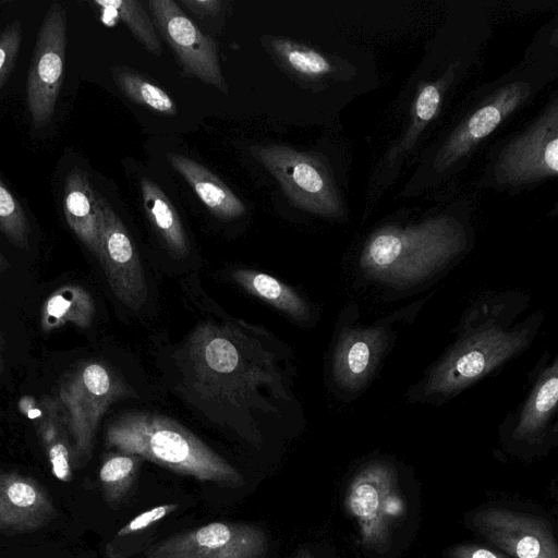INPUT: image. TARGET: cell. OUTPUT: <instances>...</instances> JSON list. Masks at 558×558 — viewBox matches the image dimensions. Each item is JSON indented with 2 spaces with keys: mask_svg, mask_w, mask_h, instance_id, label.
Segmentation results:
<instances>
[{
  "mask_svg": "<svg viewBox=\"0 0 558 558\" xmlns=\"http://www.w3.org/2000/svg\"><path fill=\"white\" fill-rule=\"evenodd\" d=\"M187 392L208 405L268 411L263 390L288 399L275 354L236 326L203 323L180 350Z\"/></svg>",
  "mask_w": 558,
  "mask_h": 558,
  "instance_id": "obj_1",
  "label": "cell"
},
{
  "mask_svg": "<svg viewBox=\"0 0 558 558\" xmlns=\"http://www.w3.org/2000/svg\"><path fill=\"white\" fill-rule=\"evenodd\" d=\"M466 245L464 229L447 215L403 227L385 226L375 230L364 244L360 268L376 283L407 290L440 272Z\"/></svg>",
  "mask_w": 558,
  "mask_h": 558,
  "instance_id": "obj_2",
  "label": "cell"
},
{
  "mask_svg": "<svg viewBox=\"0 0 558 558\" xmlns=\"http://www.w3.org/2000/svg\"><path fill=\"white\" fill-rule=\"evenodd\" d=\"M106 445L140 456L175 473L240 487L243 475L225 458L175 420L147 411H129L106 429Z\"/></svg>",
  "mask_w": 558,
  "mask_h": 558,
  "instance_id": "obj_3",
  "label": "cell"
},
{
  "mask_svg": "<svg viewBox=\"0 0 558 558\" xmlns=\"http://www.w3.org/2000/svg\"><path fill=\"white\" fill-rule=\"evenodd\" d=\"M499 314H483L466 326L453 345L427 373L415 398L445 400L522 352L536 333L539 318L510 326Z\"/></svg>",
  "mask_w": 558,
  "mask_h": 558,
  "instance_id": "obj_4",
  "label": "cell"
},
{
  "mask_svg": "<svg viewBox=\"0 0 558 558\" xmlns=\"http://www.w3.org/2000/svg\"><path fill=\"white\" fill-rule=\"evenodd\" d=\"M135 396L133 387L117 371L98 360L81 362L61 377L57 397L72 440L74 469L90 459L107 410L117 401Z\"/></svg>",
  "mask_w": 558,
  "mask_h": 558,
  "instance_id": "obj_5",
  "label": "cell"
},
{
  "mask_svg": "<svg viewBox=\"0 0 558 558\" xmlns=\"http://www.w3.org/2000/svg\"><path fill=\"white\" fill-rule=\"evenodd\" d=\"M251 153L295 207L327 218L341 216L342 205L331 173L316 154L275 144L253 146Z\"/></svg>",
  "mask_w": 558,
  "mask_h": 558,
  "instance_id": "obj_6",
  "label": "cell"
},
{
  "mask_svg": "<svg viewBox=\"0 0 558 558\" xmlns=\"http://www.w3.org/2000/svg\"><path fill=\"white\" fill-rule=\"evenodd\" d=\"M344 507L357 525L362 544L374 550L387 549L393 523L404 514L393 464L376 460L363 465L348 486Z\"/></svg>",
  "mask_w": 558,
  "mask_h": 558,
  "instance_id": "obj_7",
  "label": "cell"
},
{
  "mask_svg": "<svg viewBox=\"0 0 558 558\" xmlns=\"http://www.w3.org/2000/svg\"><path fill=\"white\" fill-rule=\"evenodd\" d=\"M558 105L555 99L525 131L499 153L493 179L501 186H523L557 175Z\"/></svg>",
  "mask_w": 558,
  "mask_h": 558,
  "instance_id": "obj_8",
  "label": "cell"
},
{
  "mask_svg": "<svg viewBox=\"0 0 558 558\" xmlns=\"http://www.w3.org/2000/svg\"><path fill=\"white\" fill-rule=\"evenodd\" d=\"M269 541L263 529L243 522H210L174 534L149 547L146 558H265Z\"/></svg>",
  "mask_w": 558,
  "mask_h": 558,
  "instance_id": "obj_9",
  "label": "cell"
},
{
  "mask_svg": "<svg viewBox=\"0 0 558 558\" xmlns=\"http://www.w3.org/2000/svg\"><path fill=\"white\" fill-rule=\"evenodd\" d=\"M66 47V13L59 3L49 7L39 27L27 76L26 100L36 128L52 117L61 89Z\"/></svg>",
  "mask_w": 558,
  "mask_h": 558,
  "instance_id": "obj_10",
  "label": "cell"
},
{
  "mask_svg": "<svg viewBox=\"0 0 558 558\" xmlns=\"http://www.w3.org/2000/svg\"><path fill=\"white\" fill-rule=\"evenodd\" d=\"M147 4L154 25L183 70L203 83L228 93L215 41L202 33L174 1L149 0Z\"/></svg>",
  "mask_w": 558,
  "mask_h": 558,
  "instance_id": "obj_11",
  "label": "cell"
},
{
  "mask_svg": "<svg viewBox=\"0 0 558 558\" xmlns=\"http://www.w3.org/2000/svg\"><path fill=\"white\" fill-rule=\"evenodd\" d=\"M98 202L101 222L97 258L116 298L128 308L137 312L148 296L143 265L120 217L99 193Z\"/></svg>",
  "mask_w": 558,
  "mask_h": 558,
  "instance_id": "obj_12",
  "label": "cell"
},
{
  "mask_svg": "<svg viewBox=\"0 0 558 558\" xmlns=\"http://www.w3.org/2000/svg\"><path fill=\"white\" fill-rule=\"evenodd\" d=\"M401 315L399 312L372 326H347L341 330L331 366L332 377L341 389L357 392L367 384L392 344L393 325L401 320Z\"/></svg>",
  "mask_w": 558,
  "mask_h": 558,
  "instance_id": "obj_13",
  "label": "cell"
},
{
  "mask_svg": "<svg viewBox=\"0 0 558 558\" xmlns=\"http://www.w3.org/2000/svg\"><path fill=\"white\" fill-rule=\"evenodd\" d=\"M472 526L513 558H558L550 524L542 518L502 508H485L472 515Z\"/></svg>",
  "mask_w": 558,
  "mask_h": 558,
  "instance_id": "obj_14",
  "label": "cell"
},
{
  "mask_svg": "<svg viewBox=\"0 0 558 558\" xmlns=\"http://www.w3.org/2000/svg\"><path fill=\"white\" fill-rule=\"evenodd\" d=\"M532 86L523 81L507 84L470 114L448 136L435 158L442 171L462 160L471 150L530 97Z\"/></svg>",
  "mask_w": 558,
  "mask_h": 558,
  "instance_id": "obj_15",
  "label": "cell"
},
{
  "mask_svg": "<svg viewBox=\"0 0 558 558\" xmlns=\"http://www.w3.org/2000/svg\"><path fill=\"white\" fill-rule=\"evenodd\" d=\"M57 515L53 501L37 480L0 470V534L35 532Z\"/></svg>",
  "mask_w": 558,
  "mask_h": 558,
  "instance_id": "obj_16",
  "label": "cell"
},
{
  "mask_svg": "<svg viewBox=\"0 0 558 558\" xmlns=\"http://www.w3.org/2000/svg\"><path fill=\"white\" fill-rule=\"evenodd\" d=\"M63 211L70 229L97 257L101 222L98 193L81 168H73L65 178Z\"/></svg>",
  "mask_w": 558,
  "mask_h": 558,
  "instance_id": "obj_17",
  "label": "cell"
},
{
  "mask_svg": "<svg viewBox=\"0 0 558 558\" xmlns=\"http://www.w3.org/2000/svg\"><path fill=\"white\" fill-rule=\"evenodd\" d=\"M167 159L214 216L233 220L245 214L242 201L205 166L179 153H168Z\"/></svg>",
  "mask_w": 558,
  "mask_h": 558,
  "instance_id": "obj_18",
  "label": "cell"
},
{
  "mask_svg": "<svg viewBox=\"0 0 558 558\" xmlns=\"http://www.w3.org/2000/svg\"><path fill=\"white\" fill-rule=\"evenodd\" d=\"M558 363L555 360L538 375L512 430L515 440H541L557 411Z\"/></svg>",
  "mask_w": 558,
  "mask_h": 558,
  "instance_id": "obj_19",
  "label": "cell"
},
{
  "mask_svg": "<svg viewBox=\"0 0 558 558\" xmlns=\"http://www.w3.org/2000/svg\"><path fill=\"white\" fill-rule=\"evenodd\" d=\"M262 43L282 71L300 83L319 82L335 72L328 57L302 43L271 35H265Z\"/></svg>",
  "mask_w": 558,
  "mask_h": 558,
  "instance_id": "obj_20",
  "label": "cell"
},
{
  "mask_svg": "<svg viewBox=\"0 0 558 558\" xmlns=\"http://www.w3.org/2000/svg\"><path fill=\"white\" fill-rule=\"evenodd\" d=\"M90 293L78 284H64L45 301L40 312V327L50 332L70 323L80 329L88 328L95 316Z\"/></svg>",
  "mask_w": 558,
  "mask_h": 558,
  "instance_id": "obj_21",
  "label": "cell"
},
{
  "mask_svg": "<svg viewBox=\"0 0 558 558\" xmlns=\"http://www.w3.org/2000/svg\"><path fill=\"white\" fill-rule=\"evenodd\" d=\"M145 211L168 251L175 258L189 254V240L180 216L163 191L150 179H141Z\"/></svg>",
  "mask_w": 558,
  "mask_h": 558,
  "instance_id": "obj_22",
  "label": "cell"
},
{
  "mask_svg": "<svg viewBox=\"0 0 558 558\" xmlns=\"http://www.w3.org/2000/svg\"><path fill=\"white\" fill-rule=\"evenodd\" d=\"M231 277L247 293L265 301L291 318L299 322L310 318V307L305 300L279 279L252 269H235L231 272Z\"/></svg>",
  "mask_w": 558,
  "mask_h": 558,
  "instance_id": "obj_23",
  "label": "cell"
},
{
  "mask_svg": "<svg viewBox=\"0 0 558 558\" xmlns=\"http://www.w3.org/2000/svg\"><path fill=\"white\" fill-rule=\"evenodd\" d=\"M143 458L126 452L108 453L99 469V482L105 499L110 505L119 504L135 482Z\"/></svg>",
  "mask_w": 558,
  "mask_h": 558,
  "instance_id": "obj_24",
  "label": "cell"
},
{
  "mask_svg": "<svg viewBox=\"0 0 558 558\" xmlns=\"http://www.w3.org/2000/svg\"><path fill=\"white\" fill-rule=\"evenodd\" d=\"M119 89L133 102L167 116H174L177 108L171 97L157 85L128 66L111 69Z\"/></svg>",
  "mask_w": 558,
  "mask_h": 558,
  "instance_id": "obj_25",
  "label": "cell"
},
{
  "mask_svg": "<svg viewBox=\"0 0 558 558\" xmlns=\"http://www.w3.org/2000/svg\"><path fill=\"white\" fill-rule=\"evenodd\" d=\"M105 10L113 11L129 27L132 35L153 54H161V45L155 32L154 23L136 0L94 1Z\"/></svg>",
  "mask_w": 558,
  "mask_h": 558,
  "instance_id": "obj_26",
  "label": "cell"
},
{
  "mask_svg": "<svg viewBox=\"0 0 558 558\" xmlns=\"http://www.w3.org/2000/svg\"><path fill=\"white\" fill-rule=\"evenodd\" d=\"M37 435L43 444L53 476L61 482H70L74 469L73 446L65 420L51 424Z\"/></svg>",
  "mask_w": 558,
  "mask_h": 558,
  "instance_id": "obj_27",
  "label": "cell"
},
{
  "mask_svg": "<svg viewBox=\"0 0 558 558\" xmlns=\"http://www.w3.org/2000/svg\"><path fill=\"white\" fill-rule=\"evenodd\" d=\"M0 231L19 248H28L31 226L19 201L0 179Z\"/></svg>",
  "mask_w": 558,
  "mask_h": 558,
  "instance_id": "obj_28",
  "label": "cell"
},
{
  "mask_svg": "<svg viewBox=\"0 0 558 558\" xmlns=\"http://www.w3.org/2000/svg\"><path fill=\"white\" fill-rule=\"evenodd\" d=\"M442 83V80L429 83L420 90L415 99L412 124L403 136L398 151L395 153V157L409 149L416 141L418 133L436 116L440 106Z\"/></svg>",
  "mask_w": 558,
  "mask_h": 558,
  "instance_id": "obj_29",
  "label": "cell"
},
{
  "mask_svg": "<svg viewBox=\"0 0 558 558\" xmlns=\"http://www.w3.org/2000/svg\"><path fill=\"white\" fill-rule=\"evenodd\" d=\"M17 409L33 423L37 434L51 424L65 420L57 396H23L17 402Z\"/></svg>",
  "mask_w": 558,
  "mask_h": 558,
  "instance_id": "obj_30",
  "label": "cell"
},
{
  "mask_svg": "<svg viewBox=\"0 0 558 558\" xmlns=\"http://www.w3.org/2000/svg\"><path fill=\"white\" fill-rule=\"evenodd\" d=\"M22 41V24L13 21L0 33V87L10 74Z\"/></svg>",
  "mask_w": 558,
  "mask_h": 558,
  "instance_id": "obj_31",
  "label": "cell"
},
{
  "mask_svg": "<svg viewBox=\"0 0 558 558\" xmlns=\"http://www.w3.org/2000/svg\"><path fill=\"white\" fill-rule=\"evenodd\" d=\"M178 508V504H162L155 506L133 518L118 531L117 536L126 537L140 533L141 531H144L161 521L167 515L174 512Z\"/></svg>",
  "mask_w": 558,
  "mask_h": 558,
  "instance_id": "obj_32",
  "label": "cell"
},
{
  "mask_svg": "<svg viewBox=\"0 0 558 558\" xmlns=\"http://www.w3.org/2000/svg\"><path fill=\"white\" fill-rule=\"evenodd\" d=\"M446 556L447 558H508L497 550L473 544H459L449 547L446 550Z\"/></svg>",
  "mask_w": 558,
  "mask_h": 558,
  "instance_id": "obj_33",
  "label": "cell"
},
{
  "mask_svg": "<svg viewBox=\"0 0 558 558\" xmlns=\"http://www.w3.org/2000/svg\"><path fill=\"white\" fill-rule=\"evenodd\" d=\"M181 2L198 16L216 15L223 4L220 0H181Z\"/></svg>",
  "mask_w": 558,
  "mask_h": 558,
  "instance_id": "obj_34",
  "label": "cell"
},
{
  "mask_svg": "<svg viewBox=\"0 0 558 558\" xmlns=\"http://www.w3.org/2000/svg\"><path fill=\"white\" fill-rule=\"evenodd\" d=\"M9 267L8 260L3 256L2 252L0 251V274L7 270Z\"/></svg>",
  "mask_w": 558,
  "mask_h": 558,
  "instance_id": "obj_35",
  "label": "cell"
},
{
  "mask_svg": "<svg viewBox=\"0 0 558 558\" xmlns=\"http://www.w3.org/2000/svg\"><path fill=\"white\" fill-rule=\"evenodd\" d=\"M295 558H313V556L307 550H302Z\"/></svg>",
  "mask_w": 558,
  "mask_h": 558,
  "instance_id": "obj_36",
  "label": "cell"
},
{
  "mask_svg": "<svg viewBox=\"0 0 558 558\" xmlns=\"http://www.w3.org/2000/svg\"><path fill=\"white\" fill-rule=\"evenodd\" d=\"M2 368V342H1V337H0V371Z\"/></svg>",
  "mask_w": 558,
  "mask_h": 558,
  "instance_id": "obj_37",
  "label": "cell"
}]
</instances>
